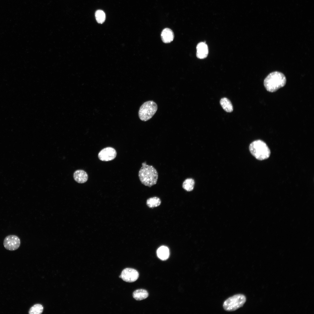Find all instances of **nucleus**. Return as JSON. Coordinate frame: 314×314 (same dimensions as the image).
Returning <instances> with one entry per match:
<instances>
[{"mask_svg": "<svg viewBox=\"0 0 314 314\" xmlns=\"http://www.w3.org/2000/svg\"><path fill=\"white\" fill-rule=\"evenodd\" d=\"M284 75L280 72L270 73L265 79L264 85L266 90L270 92H274L284 86L286 83Z\"/></svg>", "mask_w": 314, "mask_h": 314, "instance_id": "f257e3e1", "label": "nucleus"}, {"mask_svg": "<svg viewBox=\"0 0 314 314\" xmlns=\"http://www.w3.org/2000/svg\"><path fill=\"white\" fill-rule=\"evenodd\" d=\"M138 173L140 180L143 184L150 187L157 183L158 172L152 166L147 165L146 162L143 163Z\"/></svg>", "mask_w": 314, "mask_h": 314, "instance_id": "f03ea898", "label": "nucleus"}, {"mask_svg": "<svg viewBox=\"0 0 314 314\" xmlns=\"http://www.w3.org/2000/svg\"><path fill=\"white\" fill-rule=\"evenodd\" d=\"M249 149L252 155L259 160L268 158L270 154V150L267 144L261 140L252 142L249 145Z\"/></svg>", "mask_w": 314, "mask_h": 314, "instance_id": "7ed1b4c3", "label": "nucleus"}, {"mask_svg": "<svg viewBox=\"0 0 314 314\" xmlns=\"http://www.w3.org/2000/svg\"><path fill=\"white\" fill-rule=\"evenodd\" d=\"M246 300V297L242 294H238L229 297L223 304V308L227 311L236 310L242 307Z\"/></svg>", "mask_w": 314, "mask_h": 314, "instance_id": "20e7f679", "label": "nucleus"}, {"mask_svg": "<svg viewBox=\"0 0 314 314\" xmlns=\"http://www.w3.org/2000/svg\"><path fill=\"white\" fill-rule=\"evenodd\" d=\"M158 109L157 104L153 101L144 103L140 106L138 112L139 117L142 121H147L151 119Z\"/></svg>", "mask_w": 314, "mask_h": 314, "instance_id": "39448f33", "label": "nucleus"}, {"mask_svg": "<svg viewBox=\"0 0 314 314\" xmlns=\"http://www.w3.org/2000/svg\"><path fill=\"white\" fill-rule=\"evenodd\" d=\"M20 240L17 236L9 235L4 238L3 245L5 248L9 251H13L17 249L20 245Z\"/></svg>", "mask_w": 314, "mask_h": 314, "instance_id": "423d86ee", "label": "nucleus"}, {"mask_svg": "<svg viewBox=\"0 0 314 314\" xmlns=\"http://www.w3.org/2000/svg\"><path fill=\"white\" fill-rule=\"evenodd\" d=\"M117 152L113 148L108 147L102 149L98 154V157L101 160L108 161L113 160L116 157Z\"/></svg>", "mask_w": 314, "mask_h": 314, "instance_id": "0eeeda50", "label": "nucleus"}, {"mask_svg": "<svg viewBox=\"0 0 314 314\" xmlns=\"http://www.w3.org/2000/svg\"><path fill=\"white\" fill-rule=\"evenodd\" d=\"M121 278L126 282H133L136 281L138 278L139 274L135 270L131 268H126L122 272Z\"/></svg>", "mask_w": 314, "mask_h": 314, "instance_id": "6e6552de", "label": "nucleus"}, {"mask_svg": "<svg viewBox=\"0 0 314 314\" xmlns=\"http://www.w3.org/2000/svg\"><path fill=\"white\" fill-rule=\"evenodd\" d=\"M196 56L199 58H206L208 53V49L207 44L204 42H201L197 46Z\"/></svg>", "mask_w": 314, "mask_h": 314, "instance_id": "1a4fd4ad", "label": "nucleus"}, {"mask_svg": "<svg viewBox=\"0 0 314 314\" xmlns=\"http://www.w3.org/2000/svg\"><path fill=\"white\" fill-rule=\"evenodd\" d=\"M73 177L77 182L82 183L86 182L88 178L87 173L83 170H77L74 173Z\"/></svg>", "mask_w": 314, "mask_h": 314, "instance_id": "9d476101", "label": "nucleus"}, {"mask_svg": "<svg viewBox=\"0 0 314 314\" xmlns=\"http://www.w3.org/2000/svg\"><path fill=\"white\" fill-rule=\"evenodd\" d=\"M161 39L165 43H167L173 41L174 35L173 31L170 29L166 28L163 30L161 34Z\"/></svg>", "mask_w": 314, "mask_h": 314, "instance_id": "9b49d317", "label": "nucleus"}, {"mask_svg": "<svg viewBox=\"0 0 314 314\" xmlns=\"http://www.w3.org/2000/svg\"><path fill=\"white\" fill-rule=\"evenodd\" d=\"M158 257L162 260H165L169 257V249L167 247L162 246L158 249L157 251Z\"/></svg>", "mask_w": 314, "mask_h": 314, "instance_id": "f8f14e48", "label": "nucleus"}, {"mask_svg": "<svg viewBox=\"0 0 314 314\" xmlns=\"http://www.w3.org/2000/svg\"><path fill=\"white\" fill-rule=\"evenodd\" d=\"M147 291L143 289H138L133 293V297L137 300L140 301L145 299L148 296Z\"/></svg>", "mask_w": 314, "mask_h": 314, "instance_id": "ddd939ff", "label": "nucleus"}, {"mask_svg": "<svg viewBox=\"0 0 314 314\" xmlns=\"http://www.w3.org/2000/svg\"><path fill=\"white\" fill-rule=\"evenodd\" d=\"M220 103L223 109L226 112L230 113L233 111L232 104L228 99L225 97L222 98Z\"/></svg>", "mask_w": 314, "mask_h": 314, "instance_id": "4468645a", "label": "nucleus"}, {"mask_svg": "<svg viewBox=\"0 0 314 314\" xmlns=\"http://www.w3.org/2000/svg\"><path fill=\"white\" fill-rule=\"evenodd\" d=\"M195 182L194 180L192 178H188L183 182V188L187 191H190L193 189Z\"/></svg>", "mask_w": 314, "mask_h": 314, "instance_id": "2eb2a0df", "label": "nucleus"}, {"mask_svg": "<svg viewBox=\"0 0 314 314\" xmlns=\"http://www.w3.org/2000/svg\"><path fill=\"white\" fill-rule=\"evenodd\" d=\"M146 203L148 207L152 208L158 206L161 203V201L159 198L154 197L148 199Z\"/></svg>", "mask_w": 314, "mask_h": 314, "instance_id": "dca6fc26", "label": "nucleus"}, {"mask_svg": "<svg viewBox=\"0 0 314 314\" xmlns=\"http://www.w3.org/2000/svg\"><path fill=\"white\" fill-rule=\"evenodd\" d=\"M43 310L42 305L39 304L34 305L29 309V314H40L42 313Z\"/></svg>", "mask_w": 314, "mask_h": 314, "instance_id": "f3484780", "label": "nucleus"}, {"mask_svg": "<svg viewBox=\"0 0 314 314\" xmlns=\"http://www.w3.org/2000/svg\"><path fill=\"white\" fill-rule=\"evenodd\" d=\"M95 17L97 22L99 24L103 23L106 19L105 14L101 10H99L96 11Z\"/></svg>", "mask_w": 314, "mask_h": 314, "instance_id": "a211bd4d", "label": "nucleus"}]
</instances>
